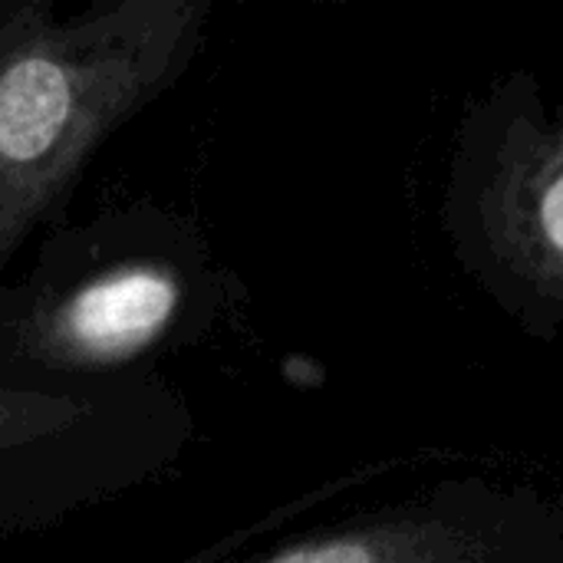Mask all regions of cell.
I'll use <instances>...</instances> for the list:
<instances>
[{
    "label": "cell",
    "mask_w": 563,
    "mask_h": 563,
    "mask_svg": "<svg viewBox=\"0 0 563 563\" xmlns=\"http://www.w3.org/2000/svg\"><path fill=\"white\" fill-rule=\"evenodd\" d=\"M208 16V0H0V294L109 135L185 79Z\"/></svg>",
    "instance_id": "obj_1"
},
{
    "label": "cell",
    "mask_w": 563,
    "mask_h": 563,
    "mask_svg": "<svg viewBox=\"0 0 563 563\" xmlns=\"http://www.w3.org/2000/svg\"><path fill=\"white\" fill-rule=\"evenodd\" d=\"M231 287L201 228L162 205L56 224L0 294V369L49 379L158 373L224 317Z\"/></svg>",
    "instance_id": "obj_2"
},
{
    "label": "cell",
    "mask_w": 563,
    "mask_h": 563,
    "mask_svg": "<svg viewBox=\"0 0 563 563\" xmlns=\"http://www.w3.org/2000/svg\"><path fill=\"white\" fill-rule=\"evenodd\" d=\"M195 416L162 373L49 379L0 369V544L165 478Z\"/></svg>",
    "instance_id": "obj_3"
},
{
    "label": "cell",
    "mask_w": 563,
    "mask_h": 563,
    "mask_svg": "<svg viewBox=\"0 0 563 563\" xmlns=\"http://www.w3.org/2000/svg\"><path fill=\"white\" fill-rule=\"evenodd\" d=\"M485 231L495 257L563 297V115L534 129H511L485 181Z\"/></svg>",
    "instance_id": "obj_4"
},
{
    "label": "cell",
    "mask_w": 563,
    "mask_h": 563,
    "mask_svg": "<svg viewBox=\"0 0 563 563\" xmlns=\"http://www.w3.org/2000/svg\"><path fill=\"white\" fill-rule=\"evenodd\" d=\"M485 544L459 525L422 518L363 521L280 544L241 563H485Z\"/></svg>",
    "instance_id": "obj_5"
}]
</instances>
